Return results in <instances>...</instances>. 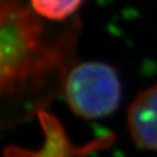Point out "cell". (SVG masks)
<instances>
[{"label": "cell", "instance_id": "cell-1", "mask_svg": "<svg viewBox=\"0 0 157 157\" xmlns=\"http://www.w3.org/2000/svg\"><path fill=\"white\" fill-rule=\"evenodd\" d=\"M81 25L52 41L32 9L22 0H2L0 5V90L4 100L22 101L27 97L48 99L63 90L64 79L75 64Z\"/></svg>", "mask_w": 157, "mask_h": 157}, {"label": "cell", "instance_id": "cell-2", "mask_svg": "<svg viewBox=\"0 0 157 157\" xmlns=\"http://www.w3.org/2000/svg\"><path fill=\"white\" fill-rule=\"evenodd\" d=\"M63 94L69 109L83 119L113 114L121 99V84L113 67L103 62H82L68 72Z\"/></svg>", "mask_w": 157, "mask_h": 157}, {"label": "cell", "instance_id": "cell-3", "mask_svg": "<svg viewBox=\"0 0 157 157\" xmlns=\"http://www.w3.org/2000/svg\"><path fill=\"white\" fill-rule=\"evenodd\" d=\"M128 128L137 146L157 151V84L144 89L131 101Z\"/></svg>", "mask_w": 157, "mask_h": 157}, {"label": "cell", "instance_id": "cell-4", "mask_svg": "<svg viewBox=\"0 0 157 157\" xmlns=\"http://www.w3.org/2000/svg\"><path fill=\"white\" fill-rule=\"evenodd\" d=\"M31 9L41 17L63 20L75 13L83 0H30Z\"/></svg>", "mask_w": 157, "mask_h": 157}]
</instances>
